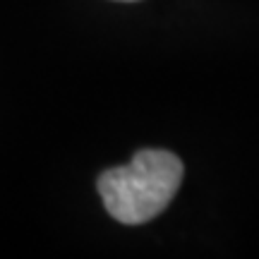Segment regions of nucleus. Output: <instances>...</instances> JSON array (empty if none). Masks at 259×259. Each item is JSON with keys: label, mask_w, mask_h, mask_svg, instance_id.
Here are the masks:
<instances>
[{"label": "nucleus", "mask_w": 259, "mask_h": 259, "mask_svg": "<svg viewBox=\"0 0 259 259\" xmlns=\"http://www.w3.org/2000/svg\"><path fill=\"white\" fill-rule=\"evenodd\" d=\"M120 3H135V0H120Z\"/></svg>", "instance_id": "nucleus-2"}, {"label": "nucleus", "mask_w": 259, "mask_h": 259, "mask_svg": "<svg viewBox=\"0 0 259 259\" xmlns=\"http://www.w3.org/2000/svg\"><path fill=\"white\" fill-rule=\"evenodd\" d=\"M183 161L173 151L142 149L127 166H118L101 173L99 194L106 211L125 226H139L173 202L183 183Z\"/></svg>", "instance_id": "nucleus-1"}]
</instances>
